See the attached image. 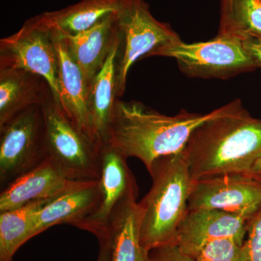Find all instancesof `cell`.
<instances>
[{
    "instance_id": "6da1fadb",
    "label": "cell",
    "mask_w": 261,
    "mask_h": 261,
    "mask_svg": "<svg viewBox=\"0 0 261 261\" xmlns=\"http://www.w3.org/2000/svg\"><path fill=\"white\" fill-rule=\"evenodd\" d=\"M192 181L228 174H249L261 158V119L250 116L240 99L192 132L181 151Z\"/></svg>"
},
{
    "instance_id": "7a4b0ae2",
    "label": "cell",
    "mask_w": 261,
    "mask_h": 261,
    "mask_svg": "<svg viewBox=\"0 0 261 261\" xmlns=\"http://www.w3.org/2000/svg\"><path fill=\"white\" fill-rule=\"evenodd\" d=\"M226 106L206 114L181 110L166 116L138 101L116 99L108 143L123 156L136 158L147 171L156 160L181 152L193 130L221 114Z\"/></svg>"
},
{
    "instance_id": "3957f363",
    "label": "cell",
    "mask_w": 261,
    "mask_h": 261,
    "mask_svg": "<svg viewBox=\"0 0 261 261\" xmlns=\"http://www.w3.org/2000/svg\"><path fill=\"white\" fill-rule=\"evenodd\" d=\"M148 172L152 187L138 204L141 243L150 252L176 243L178 228L188 212L194 181L181 152L156 160Z\"/></svg>"
},
{
    "instance_id": "277c9868",
    "label": "cell",
    "mask_w": 261,
    "mask_h": 261,
    "mask_svg": "<svg viewBox=\"0 0 261 261\" xmlns=\"http://www.w3.org/2000/svg\"><path fill=\"white\" fill-rule=\"evenodd\" d=\"M45 122L46 159L73 181L101 176L99 147L72 123L50 92L42 103Z\"/></svg>"
},
{
    "instance_id": "5b68a950",
    "label": "cell",
    "mask_w": 261,
    "mask_h": 261,
    "mask_svg": "<svg viewBox=\"0 0 261 261\" xmlns=\"http://www.w3.org/2000/svg\"><path fill=\"white\" fill-rule=\"evenodd\" d=\"M150 56L173 58L182 73L192 78L227 80L257 68L243 39L230 33H219L205 42L182 41L157 48Z\"/></svg>"
},
{
    "instance_id": "8992f818",
    "label": "cell",
    "mask_w": 261,
    "mask_h": 261,
    "mask_svg": "<svg viewBox=\"0 0 261 261\" xmlns=\"http://www.w3.org/2000/svg\"><path fill=\"white\" fill-rule=\"evenodd\" d=\"M116 17L119 38L116 86L120 98L124 94L128 72L136 61L149 57L157 48L181 39L167 23L154 18L145 0H126Z\"/></svg>"
},
{
    "instance_id": "52a82bcc",
    "label": "cell",
    "mask_w": 261,
    "mask_h": 261,
    "mask_svg": "<svg viewBox=\"0 0 261 261\" xmlns=\"http://www.w3.org/2000/svg\"><path fill=\"white\" fill-rule=\"evenodd\" d=\"M42 105L22 111L0 126V185L4 189L46 159Z\"/></svg>"
},
{
    "instance_id": "ba28073f",
    "label": "cell",
    "mask_w": 261,
    "mask_h": 261,
    "mask_svg": "<svg viewBox=\"0 0 261 261\" xmlns=\"http://www.w3.org/2000/svg\"><path fill=\"white\" fill-rule=\"evenodd\" d=\"M0 68H18L41 75L60 104L54 36L40 15L29 19L18 32L0 39Z\"/></svg>"
},
{
    "instance_id": "9c48e42d",
    "label": "cell",
    "mask_w": 261,
    "mask_h": 261,
    "mask_svg": "<svg viewBox=\"0 0 261 261\" xmlns=\"http://www.w3.org/2000/svg\"><path fill=\"white\" fill-rule=\"evenodd\" d=\"M261 206V178L228 173L193 182L188 211L213 209L249 221Z\"/></svg>"
},
{
    "instance_id": "30bf717a",
    "label": "cell",
    "mask_w": 261,
    "mask_h": 261,
    "mask_svg": "<svg viewBox=\"0 0 261 261\" xmlns=\"http://www.w3.org/2000/svg\"><path fill=\"white\" fill-rule=\"evenodd\" d=\"M101 176L100 200L96 210L75 227L93 233L102 240L115 211L122 202L132 195H138L137 183L126 163V158L111 144L99 149Z\"/></svg>"
},
{
    "instance_id": "8fae6325",
    "label": "cell",
    "mask_w": 261,
    "mask_h": 261,
    "mask_svg": "<svg viewBox=\"0 0 261 261\" xmlns=\"http://www.w3.org/2000/svg\"><path fill=\"white\" fill-rule=\"evenodd\" d=\"M247 221L222 211H188L178 228L176 244L183 253L194 259L205 245L215 240L233 239L243 245Z\"/></svg>"
},
{
    "instance_id": "7c38bea8",
    "label": "cell",
    "mask_w": 261,
    "mask_h": 261,
    "mask_svg": "<svg viewBox=\"0 0 261 261\" xmlns=\"http://www.w3.org/2000/svg\"><path fill=\"white\" fill-rule=\"evenodd\" d=\"M65 177L46 159L20 175L0 194V213L14 210L36 201L53 200L75 187L79 182Z\"/></svg>"
},
{
    "instance_id": "4fadbf2b",
    "label": "cell",
    "mask_w": 261,
    "mask_h": 261,
    "mask_svg": "<svg viewBox=\"0 0 261 261\" xmlns=\"http://www.w3.org/2000/svg\"><path fill=\"white\" fill-rule=\"evenodd\" d=\"M51 31L58 56L60 105L77 128L94 142L89 124L88 84L63 38L59 33Z\"/></svg>"
},
{
    "instance_id": "5bb4252c",
    "label": "cell",
    "mask_w": 261,
    "mask_h": 261,
    "mask_svg": "<svg viewBox=\"0 0 261 261\" xmlns=\"http://www.w3.org/2000/svg\"><path fill=\"white\" fill-rule=\"evenodd\" d=\"M116 15H108L92 28L75 35L61 34L88 87L119 42Z\"/></svg>"
},
{
    "instance_id": "9a60e30c",
    "label": "cell",
    "mask_w": 261,
    "mask_h": 261,
    "mask_svg": "<svg viewBox=\"0 0 261 261\" xmlns=\"http://www.w3.org/2000/svg\"><path fill=\"white\" fill-rule=\"evenodd\" d=\"M99 200V180L79 182L39 211L32 238L55 225L68 224L75 227L96 210Z\"/></svg>"
},
{
    "instance_id": "2e32d148",
    "label": "cell",
    "mask_w": 261,
    "mask_h": 261,
    "mask_svg": "<svg viewBox=\"0 0 261 261\" xmlns=\"http://www.w3.org/2000/svg\"><path fill=\"white\" fill-rule=\"evenodd\" d=\"M118 44L119 42L89 86V124L92 139L99 147L109 142L113 109L118 99L116 56Z\"/></svg>"
},
{
    "instance_id": "e0dca14e",
    "label": "cell",
    "mask_w": 261,
    "mask_h": 261,
    "mask_svg": "<svg viewBox=\"0 0 261 261\" xmlns=\"http://www.w3.org/2000/svg\"><path fill=\"white\" fill-rule=\"evenodd\" d=\"M50 92L41 75L18 68H0V126L27 108L42 105Z\"/></svg>"
},
{
    "instance_id": "ac0fdd59",
    "label": "cell",
    "mask_w": 261,
    "mask_h": 261,
    "mask_svg": "<svg viewBox=\"0 0 261 261\" xmlns=\"http://www.w3.org/2000/svg\"><path fill=\"white\" fill-rule=\"evenodd\" d=\"M137 196H130L123 201L113 214L104 239L111 245V261H150V252L141 243V212Z\"/></svg>"
},
{
    "instance_id": "d6986e66",
    "label": "cell",
    "mask_w": 261,
    "mask_h": 261,
    "mask_svg": "<svg viewBox=\"0 0 261 261\" xmlns=\"http://www.w3.org/2000/svg\"><path fill=\"white\" fill-rule=\"evenodd\" d=\"M126 0H81L63 9L40 15L48 28L63 36L88 30L103 18L117 14Z\"/></svg>"
},
{
    "instance_id": "ffe728a7",
    "label": "cell",
    "mask_w": 261,
    "mask_h": 261,
    "mask_svg": "<svg viewBox=\"0 0 261 261\" xmlns=\"http://www.w3.org/2000/svg\"><path fill=\"white\" fill-rule=\"evenodd\" d=\"M51 200L36 201L0 213V261H13L19 247L32 238L38 213Z\"/></svg>"
},
{
    "instance_id": "44dd1931",
    "label": "cell",
    "mask_w": 261,
    "mask_h": 261,
    "mask_svg": "<svg viewBox=\"0 0 261 261\" xmlns=\"http://www.w3.org/2000/svg\"><path fill=\"white\" fill-rule=\"evenodd\" d=\"M219 32L261 39V0H221Z\"/></svg>"
},
{
    "instance_id": "7402d4cb",
    "label": "cell",
    "mask_w": 261,
    "mask_h": 261,
    "mask_svg": "<svg viewBox=\"0 0 261 261\" xmlns=\"http://www.w3.org/2000/svg\"><path fill=\"white\" fill-rule=\"evenodd\" d=\"M195 261H247L244 244L233 239L215 240L202 249Z\"/></svg>"
},
{
    "instance_id": "603a6c76",
    "label": "cell",
    "mask_w": 261,
    "mask_h": 261,
    "mask_svg": "<svg viewBox=\"0 0 261 261\" xmlns=\"http://www.w3.org/2000/svg\"><path fill=\"white\" fill-rule=\"evenodd\" d=\"M247 234L244 243L247 261H261V206L247 221Z\"/></svg>"
},
{
    "instance_id": "cb8c5ba5",
    "label": "cell",
    "mask_w": 261,
    "mask_h": 261,
    "mask_svg": "<svg viewBox=\"0 0 261 261\" xmlns=\"http://www.w3.org/2000/svg\"><path fill=\"white\" fill-rule=\"evenodd\" d=\"M152 251L150 261H195L183 253L176 243L164 245Z\"/></svg>"
},
{
    "instance_id": "d4e9b609",
    "label": "cell",
    "mask_w": 261,
    "mask_h": 261,
    "mask_svg": "<svg viewBox=\"0 0 261 261\" xmlns=\"http://www.w3.org/2000/svg\"><path fill=\"white\" fill-rule=\"evenodd\" d=\"M243 42L247 50L256 63L257 68H261V39L246 38L243 39Z\"/></svg>"
},
{
    "instance_id": "484cf974",
    "label": "cell",
    "mask_w": 261,
    "mask_h": 261,
    "mask_svg": "<svg viewBox=\"0 0 261 261\" xmlns=\"http://www.w3.org/2000/svg\"><path fill=\"white\" fill-rule=\"evenodd\" d=\"M100 243V252L97 261H111V245L108 240L99 242Z\"/></svg>"
},
{
    "instance_id": "4316f807",
    "label": "cell",
    "mask_w": 261,
    "mask_h": 261,
    "mask_svg": "<svg viewBox=\"0 0 261 261\" xmlns=\"http://www.w3.org/2000/svg\"><path fill=\"white\" fill-rule=\"evenodd\" d=\"M249 174L255 177H261V158L255 163Z\"/></svg>"
}]
</instances>
